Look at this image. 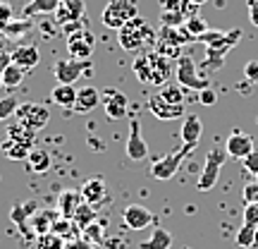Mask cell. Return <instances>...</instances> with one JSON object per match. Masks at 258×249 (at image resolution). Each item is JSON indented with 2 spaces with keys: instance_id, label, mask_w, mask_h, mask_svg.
I'll return each mask as SVG.
<instances>
[{
  "instance_id": "f35d334b",
  "label": "cell",
  "mask_w": 258,
  "mask_h": 249,
  "mask_svg": "<svg viewBox=\"0 0 258 249\" xmlns=\"http://www.w3.org/2000/svg\"><path fill=\"white\" fill-rule=\"evenodd\" d=\"M29 29H31V22H29V19H22V22H15V19H12L8 27H5L3 36H19V34H24Z\"/></svg>"
},
{
  "instance_id": "f1b7e54d",
  "label": "cell",
  "mask_w": 258,
  "mask_h": 249,
  "mask_svg": "<svg viewBox=\"0 0 258 249\" xmlns=\"http://www.w3.org/2000/svg\"><path fill=\"white\" fill-rule=\"evenodd\" d=\"M27 161L34 173H46L48 168H50V163H53V158H50V154H48L46 148H31Z\"/></svg>"
},
{
  "instance_id": "681fc988",
  "label": "cell",
  "mask_w": 258,
  "mask_h": 249,
  "mask_svg": "<svg viewBox=\"0 0 258 249\" xmlns=\"http://www.w3.org/2000/svg\"><path fill=\"white\" fill-rule=\"evenodd\" d=\"M253 247H258V228H256V244H253Z\"/></svg>"
},
{
  "instance_id": "ee69618b",
  "label": "cell",
  "mask_w": 258,
  "mask_h": 249,
  "mask_svg": "<svg viewBox=\"0 0 258 249\" xmlns=\"http://www.w3.org/2000/svg\"><path fill=\"white\" fill-rule=\"evenodd\" d=\"M244 77H246V82H258V60H251L244 65Z\"/></svg>"
},
{
  "instance_id": "f907efd6",
  "label": "cell",
  "mask_w": 258,
  "mask_h": 249,
  "mask_svg": "<svg viewBox=\"0 0 258 249\" xmlns=\"http://www.w3.org/2000/svg\"><path fill=\"white\" fill-rule=\"evenodd\" d=\"M0 86H3V72H0Z\"/></svg>"
},
{
  "instance_id": "7a4b0ae2",
  "label": "cell",
  "mask_w": 258,
  "mask_h": 249,
  "mask_svg": "<svg viewBox=\"0 0 258 249\" xmlns=\"http://www.w3.org/2000/svg\"><path fill=\"white\" fill-rule=\"evenodd\" d=\"M132 70L139 77V82L163 86L170 79V58L160 56L158 51H153V53H139L134 58Z\"/></svg>"
},
{
  "instance_id": "5bb4252c",
  "label": "cell",
  "mask_w": 258,
  "mask_h": 249,
  "mask_svg": "<svg viewBox=\"0 0 258 249\" xmlns=\"http://www.w3.org/2000/svg\"><path fill=\"white\" fill-rule=\"evenodd\" d=\"M153 221H156L153 213L148 211L146 206H141V204H129L127 209L122 211V223H124V228H129V230H144Z\"/></svg>"
},
{
  "instance_id": "9c48e42d",
  "label": "cell",
  "mask_w": 258,
  "mask_h": 249,
  "mask_svg": "<svg viewBox=\"0 0 258 249\" xmlns=\"http://www.w3.org/2000/svg\"><path fill=\"white\" fill-rule=\"evenodd\" d=\"M86 70H91V60H77V58H62L53 67L57 84H74L79 77H84Z\"/></svg>"
},
{
  "instance_id": "8d00e7d4",
  "label": "cell",
  "mask_w": 258,
  "mask_h": 249,
  "mask_svg": "<svg viewBox=\"0 0 258 249\" xmlns=\"http://www.w3.org/2000/svg\"><path fill=\"white\" fill-rule=\"evenodd\" d=\"M36 249H64V240L55 232H46V235H38Z\"/></svg>"
},
{
  "instance_id": "277c9868",
  "label": "cell",
  "mask_w": 258,
  "mask_h": 249,
  "mask_svg": "<svg viewBox=\"0 0 258 249\" xmlns=\"http://www.w3.org/2000/svg\"><path fill=\"white\" fill-rule=\"evenodd\" d=\"M139 17V5L137 0H110L101 12V22L103 27L108 29H122L129 19Z\"/></svg>"
},
{
  "instance_id": "cb8c5ba5",
  "label": "cell",
  "mask_w": 258,
  "mask_h": 249,
  "mask_svg": "<svg viewBox=\"0 0 258 249\" xmlns=\"http://www.w3.org/2000/svg\"><path fill=\"white\" fill-rule=\"evenodd\" d=\"M50 101L60 106V108H74V101H77V89L74 84H57L55 89L50 91Z\"/></svg>"
},
{
  "instance_id": "7dc6e473",
  "label": "cell",
  "mask_w": 258,
  "mask_h": 249,
  "mask_svg": "<svg viewBox=\"0 0 258 249\" xmlns=\"http://www.w3.org/2000/svg\"><path fill=\"white\" fill-rule=\"evenodd\" d=\"M64 249H89V244L79 237H74V240H67L64 242Z\"/></svg>"
},
{
  "instance_id": "d6a6232c",
  "label": "cell",
  "mask_w": 258,
  "mask_h": 249,
  "mask_svg": "<svg viewBox=\"0 0 258 249\" xmlns=\"http://www.w3.org/2000/svg\"><path fill=\"white\" fill-rule=\"evenodd\" d=\"M36 211H38L36 204L27 202V204H22V206H15V209L10 211V218H12L15 223H19V228H22V230H27V223H24V218H31Z\"/></svg>"
},
{
  "instance_id": "ab89813d",
  "label": "cell",
  "mask_w": 258,
  "mask_h": 249,
  "mask_svg": "<svg viewBox=\"0 0 258 249\" xmlns=\"http://www.w3.org/2000/svg\"><path fill=\"white\" fill-rule=\"evenodd\" d=\"M244 223L258 228V204H246L244 206Z\"/></svg>"
},
{
  "instance_id": "2e32d148",
  "label": "cell",
  "mask_w": 258,
  "mask_h": 249,
  "mask_svg": "<svg viewBox=\"0 0 258 249\" xmlns=\"http://www.w3.org/2000/svg\"><path fill=\"white\" fill-rule=\"evenodd\" d=\"M148 108L151 113L156 115L158 120H177V118H184V106H175V103H167L163 101L158 93L148 96Z\"/></svg>"
},
{
  "instance_id": "f5cc1de1",
  "label": "cell",
  "mask_w": 258,
  "mask_h": 249,
  "mask_svg": "<svg viewBox=\"0 0 258 249\" xmlns=\"http://www.w3.org/2000/svg\"><path fill=\"white\" fill-rule=\"evenodd\" d=\"M0 36H3V34H0Z\"/></svg>"
},
{
  "instance_id": "7402d4cb",
  "label": "cell",
  "mask_w": 258,
  "mask_h": 249,
  "mask_svg": "<svg viewBox=\"0 0 258 249\" xmlns=\"http://www.w3.org/2000/svg\"><path fill=\"white\" fill-rule=\"evenodd\" d=\"M101 103V91L96 86H84L77 91V101H74V113H91L96 106Z\"/></svg>"
},
{
  "instance_id": "484cf974",
  "label": "cell",
  "mask_w": 258,
  "mask_h": 249,
  "mask_svg": "<svg viewBox=\"0 0 258 249\" xmlns=\"http://www.w3.org/2000/svg\"><path fill=\"white\" fill-rule=\"evenodd\" d=\"M139 249H172V235L165 228H153L151 237L141 242Z\"/></svg>"
},
{
  "instance_id": "b9f144b4",
  "label": "cell",
  "mask_w": 258,
  "mask_h": 249,
  "mask_svg": "<svg viewBox=\"0 0 258 249\" xmlns=\"http://www.w3.org/2000/svg\"><path fill=\"white\" fill-rule=\"evenodd\" d=\"M244 204H258V182H249L244 187Z\"/></svg>"
},
{
  "instance_id": "4dcf8cb0",
  "label": "cell",
  "mask_w": 258,
  "mask_h": 249,
  "mask_svg": "<svg viewBox=\"0 0 258 249\" xmlns=\"http://www.w3.org/2000/svg\"><path fill=\"white\" fill-rule=\"evenodd\" d=\"M24 82V70L19 65L10 63L5 70H3V86L5 89H17L19 84Z\"/></svg>"
},
{
  "instance_id": "7bdbcfd3",
  "label": "cell",
  "mask_w": 258,
  "mask_h": 249,
  "mask_svg": "<svg viewBox=\"0 0 258 249\" xmlns=\"http://www.w3.org/2000/svg\"><path fill=\"white\" fill-rule=\"evenodd\" d=\"M241 163H244V168H246L249 173L258 175V151H251L246 158H241Z\"/></svg>"
},
{
  "instance_id": "603a6c76",
  "label": "cell",
  "mask_w": 258,
  "mask_h": 249,
  "mask_svg": "<svg viewBox=\"0 0 258 249\" xmlns=\"http://www.w3.org/2000/svg\"><path fill=\"white\" fill-rule=\"evenodd\" d=\"M60 218V211H48V209H38L34 216H31V230L36 235H46V232L53 230V223Z\"/></svg>"
},
{
  "instance_id": "e575fe53",
  "label": "cell",
  "mask_w": 258,
  "mask_h": 249,
  "mask_svg": "<svg viewBox=\"0 0 258 249\" xmlns=\"http://www.w3.org/2000/svg\"><path fill=\"white\" fill-rule=\"evenodd\" d=\"M234 242H237V247H241V249H251L253 244H256V228L244 223L239 230H237V237H234Z\"/></svg>"
},
{
  "instance_id": "6da1fadb",
  "label": "cell",
  "mask_w": 258,
  "mask_h": 249,
  "mask_svg": "<svg viewBox=\"0 0 258 249\" xmlns=\"http://www.w3.org/2000/svg\"><path fill=\"white\" fill-rule=\"evenodd\" d=\"M241 29H232V31H218V29H208L206 34L199 36L201 43H206V60H203V70L206 72H215L225 65V56L232 48L239 43Z\"/></svg>"
},
{
  "instance_id": "3957f363",
  "label": "cell",
  "mask_w": 258,
  "mask_h": 249,
  "mask_svg": "<svg viewBox=\"0 0 258 249\" xmlns=\"http://www.w3.org/2000/svg\"><path fill=\"white\" fill-rule=\"evenodd\" d=\"M158 34L151 29L144 17L129 19L122 29H117V43L129 53H141L144 46H156Z\"/></svg>"
},
{
  "instance_id": "83f0119b",
  "label": "cell",
  "mask_w": 258,
  "mask_h": 249,
  "mask_svg": "<svg viewBox=\"0 0 258 249\" xmlns=\"http://www.w3.org/2000/svg\"><path fill=\"white\" fill-rule=\"evenodd\" d=\"M158 96L167 103H175V106H184V86L182 84H163Z\"/></svg>"
},
{
  "instance_id": "8992f818",
  "label": "cell",
  "mask_w": 258,
  "mask_h": 249,
  "mask_svg": "<svg viewBox=\"0 0 258 249\" xmlns=\"http://www.w3.org/2000/svg\"><path fill=\"white\" fill-rule=\"evenodd\" d=\"M227 161V151H220V148H213L206 156V163H203V170L199 173V180H196V187L199 192H211L213 187L218 185V177H220V170Z\"/></svg>"
},
{
  "instance_id": "4316f807",
  "label": "cell",
  "mask_w": 258,
  "mask_h": 249,
  "mask_svg": "<svg viewBox=\"0 0 258 249\" xmlns=\"http://www.w3.org/2000/svg\"><path fill=\"white\" fill-rule=\"evenodd\" d=\"M34 129L31 127H27L24 122H19V120H15L12 125H10V129H8V139H15V141H22V144H27V146H31L34 144Z\"/></svg>"
},
{
  "instance_id": "d4e9b609",
  "label": "cell",
  "mask_w": 258,
  "mask_h": 249,
  "mask_svg": "<svg viewBox=\"0 0 258 249\" xmlns=\"http://www.w3.org/2000/svg\"><path fill=\"white\" fill-rule=\"evenodd\" d=\"M57 5H60V0H29L22 10V15H24V19L36 17V15H53Z\"/></svg>"
},
{
  "instance_id": "1f68e13d",
  "label": "cell",
  "mask_w": 258,
  "mask_h": 249,
  "mask_svg": "<svg viewBox=\"0 0 258 249\" xmlns=\"http://www.w3.org/2000/svg\"><path fill=\"white\" fill-rule=\"evenodd\" d=\"M3 151H5V156L12 158V161H24V158H29V154H31V146L22 144V141H15V139H8V141L3 144Z\"/></svg>"
},
{
  "instance_id": "816d5d0a",
  "label": "cell",
  "mask_w": 258,
  "mask_h": 249,
  "mask_svg": "<svg viewBox=\"0 0 258 249\" xmlns=\"http://www.w3.org/2000/svg\"><path fill=\"white\" fill-rule=\"evenodd\" d=\"M60 3H62V0H60Z\"/></svg>"
},
{
  "instance_id": "44dd1931",
  "label": "cell",
  "mask_w": 258,
  "mask_h": 249,
  "mask_svg": "<svg viewBox=\"0 0 258 249\" xmlns=\"http://www.w3.org/2000/svg\"><path fill=\"white\" fill-rule=\"evenodd\" d=\"M84 204V196H82V189H64L57 199V211L62 218H72L77 209Z\"/></svg>"
},
{
  "instance_id": "5b68a950",
  "label": "cell",
  "mask_w": 258,
  "mask_h": 249,
  "mask_svg": "<svg viewBox=\"0 0 258 249\" xmlns=\"http://www.w3.org/2000/svg\"><path fill=\"white\" fill-rule=\"evenodd\" d=\"M196 8L189 0H160V22L163 27H182L186 19L196 15Z\"/></svg>"
},
{
  "instance_id": "f546056e",
  "label": "cell",
  "mask_w": 258,
  "mask_h": 249,
  "mask_svg": "<svg viewBox=\"0 0 258 249\" xmlns=\"http://www.w3.org/2000/svg\"><path fill=\"white\" fill-rule=\"evenodd\" d=\"M50 232L60 235V237L67 242V240H74V237L79 235V225H77L72 218H62V216H60V218L53 223V230H50Z\"/></svg>"
},
{
  "instance_id": "ac0fdd59",
  "label": "cell",
  "mask_w": 258,
  "mask_h": 249,
  "mask_svg": "<svg viewBox=\"0 0 258 249\" xmlns=\"http://www.w3.org/2000/svg\"><path fill=\"white\" fill-rule=\"evenodd\" d=\"M203 134V122L199 115H184V122H182V129H179V137H182V144L186 146H199Z\"/></svg>"
},
{
  "instance_id": "60d3db41",
  "label": "cell",
  "mask_w": 258,
  "mask_h": 249,
  "mask_svg": "<svg viewBox=\"0 0 258 249\" xmlns=\"http://www.w3.org/2000/svg\"><path fill=\"white\" fill-rule=\"evenodd\" d=\"M12 17H15L12 8H10L8 3H0V34H3V31H5V27L12 22Z\"/></svg>"
},
{
  "instance_id": "bcb514c9",
  "label": "cell",
  "mask_w": 258,
  "mask_h": 249,
  "mask_svg": "<svg viewBox=\"0 0 258 249\" xmlns=\"http://www.w3.org/2000/svg\"><path fill=\"white\" fill-rule=\"evenodd\" d=\"M249 19L253 27H258V0H249Z\"/></svg>"
},
{
  "instance_id": "7c38bea8",
  "label": "cell",
  "mask_w": 258,
  "mask_h": 249,
  "mask_svg": "<svg viewBox=\"0 0 258 249\" xmlns=\"http://www.w3.org/2000/svg\"><path fill=\"white\" fill-rule=\"evenodd\" d=\"M15 120L24 122L27 127H31L34 132H38V129H43L48 125V120H50V113H48L46 106H38V103H24V106H19V108H17Z\"/></svg>"
},
{
  "instance_id": "52a82bcc",
  "label": "cell",
  "mask_w": 258,
  "mask_h": 249,
  "mask_svg": "<svg viewBox=\"0 0 258 249\" xmlns=\"http://www.w3.org/2000/svg\"><path fill=\"white\" fill-rule=\"evenodd\" d=\"M177 84H182L184 89H194V91H203V89H208L211 82L199 74V67L194 63L191 56H182L177 58Z\"/></svg>"
},
{
  "instance_id": "c3c4849f",
  "label": "cell",
  "mask_w": 258,
  "mask_h": 249,
  "mask_svg": "<svg viewBox=\"0 0 258 249\" xmlns=\"http://www.w3.org/2000/svg\"><path fill=\"white\" fill-rule=\"evenodd\" d=\"M189 3H194V5H199V8H201V5H206L208 0H189Z\"/></svg>"
},
{
  "instance_id": "8fae6325",
  "label": "cell",
  "mask_w": 258,
  "mask_h": 249,
  "mask_svg": "<svg viewBox=\"0 0 258 249\" xmlns=\"http://www.w3.org/2000/svg\"><path fill=\"white\" fill-rule=\"evenodd\" d=\"M93 48H96V36H93L89 29H82L77 34H70L67 36V51H70V58H77V60H91Z\"/></svg>"
},
{
  "instance_id": "db71d44e",
  "label": "cell",
  "mask_w": 258,
  "mask_h": 249,
  "mask_svg": "<svg viewBox=\"0 0 258 249\" xmlns=\"http://www.w3.org/2000/svg\"><path fill=\"white\" fill-rule=\"evenodd\" d=\"M256 177H258V175H256Z\"/></svg>"
},
{
  "instance_id": "836d02e7",
  "label": "cell",
  "mask_w": 258,
  "mask_h": 249,
  "mask_svg": "<svg viewBox=\"0 0 258 249\" xmlns=\"http://www.w3.org/2000/svg\"><path fill=\"white\" fill-rule=\"evenodd\" d=\"M72 221L79 225V230H84L86 225H91L93 221H96V206H91V204L84 202L79 209H77V213L72 216Z\"/></svg>"
},
{
  "instance_id": "f6af8a7d",
  "label": "cell",
  "mask_w": 258,
  "mask_h": 249,
  "mask_svg": "<svg viewBox=\"0 0 258 249\" xmlns=\"http://www.w3.org/2000/svg\"><path fill=\"white\" fill-rule=\"evenodd\" d=\"M215 101H218V96H215V91H213L211 86L203 89V91H199V103H203V106H213Z\"/></svg>"
},
{
  "instance_id": "4fadbf2b",
  "label": "cell",
  "mask_w": 258,
  "mask_h": 249,
  "mask_svg": "<svg viewBox=\"0 0 258 249\" xmlns=\"http://www.w3.org/2000/svg\"><path fill=\"white\" fill-rule=\"evenodd\" d=\"M124 154L132 161H144L148 156V144L146 139L141 137V122H139V118L129 120V134H127V144H124Z\"/></svg>"
},
{
  "instance_id": "74e56055",
  "label": "cell",
  "mask_w": 258,
  "mask_h": 249,
  "mask_svg": "<svg viewBox=\"0 0 258 249\" xmlns=\"http://www.w3.org/2000/svg\"><path fill=\"white\" fill-rule=\"evenodd\" d=\"M17 108L19 103L15 96H5V98H0V120H10V118H15L17 115Z\"/></svg>"
},
{
  "instance_id": "9a60e30c",
  "label": "cell",
  "mask_w": 258,
  "mask_h": 249,
  "mask_svg": "<svg viewBox=\"0 0 258 249\" xmlns=\"http://www.w3.org/2000/svg\"><path fill=\"white\" fill-rule=\"evenodd\" d=\"M225 151H227V156L232 158H246L251 154V151H256L253 148V137L251 134H244V132H239V129H234L230 137H227V141H225Z\"/></svg>"
},
{
  "instance_id": "d590c367",
  "label": "cell",
  "mask_w": 258,
  "mask_h": 249,
  "mask_svg": "<svg viewBox=\"0 0 258 249\" xmlns=\"http://www.w3.org/2000/svg\"><path fill=\"white\" fill-rule=\"evenodd\" d=\"M182 27H184L186 31L191 34V36H194V41H199V36L208 31V24H206V19H203V17H199V15H194V17H189V19H186V22H184V24H182Z\"/></svg>"
},
{
  "instance_id": "e0dca14e",
  "label": "cell",
  "mask_w": 258,
  "mask_h": 249,
  "mask_svg": "<svg viewBox=\"0 0 258 249\" xmlns=\"http://www.w3.org/2000/svg\"><path fill=\"white\" fill-rule=\"evenodd\" d=\"M84 12H86L84 0H62L53 15H55L57 24H62L64 27V24H70V22H79V19H84Z\"/></svg>"
},
{
  "instance_id": "d6986e66",
  "label": "cell",
  "mask_w": 258,
  "mask_h": 249,
  "mask_svg": "<svg viewBox=\"0 0 258 249\" xmlns=\"http://www.w3.org/2000/svg\"><path fill=\"white\" fill-rule=\"evenodd\" d=\"M82 196L86 204L91 206H101L105 199H108V185L103 182L101 177H91L82 185Z\"/></svg>"
},
{
  "instance_id": "30bf717a",
  "label": "cell",
  "mask_w": 258,
  "mask_h": 249,
  "mask_svg": "<svg viewBox=\"0 0 258 249\" xmlns=\"http://www.w3.org/2000/svg\"><path fill=\"white\" fill-rule=\"evenodd\" d=\"M101 103H103L105 115H108V120H122V118H127L129 98L120 91V89L108 86V89L101 93Z\"/></svg>"
},
{
  "instance_id": "ffe728a7",
  "label": "cell",
  "mask_w": 258,
  "mask_h": 249,
  "mask_svg": "<svg viewBox=\"0 0 258 249\" xmlns=\"http://www.w3.org/2000/svg\"><path fill=\"white\" fill-rule=\"evenodd\" d=\"M12 63L19 65L24 72H29V70H34L38 65V60H41V56H38V48L31 46V43H22V46L12 48Z\"/></svg>"
},
{
  "instance_id": "ba28073f",
  "label": "cell",
  "mask_w": 258,
  "mask_h": 249,
  "mask_svg": "<svg viewBox=\"0 0 258 249\" xmlns=\"http://www.w3.org/2000/svg\"><path fill=\"white\" fill-rule=\"evenodd\" d=\"M191 151H194V146L182 144V148H177V151H172V154H167V156L153 161V166H151V175L156 177V180H172V177L179 173L182 161H184Z\"/></svg>"
}]
</instances>
